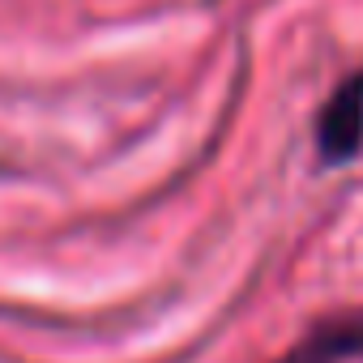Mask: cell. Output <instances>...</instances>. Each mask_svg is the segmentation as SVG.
Here are the masks:
<instances>
[{"label":"cell","mask_w":363,"mask_h":363,"mask_svg":"<svg viewBox=\"0 0 363 363\" xmlns=\"http://www.w3.org/2000/svg\"><path fill=\"white\" fill-rule=\"evenodd\" d=\"M350 359H363V308L320 320L295 350L282 354V363H350Z\"/></svg>","instance_id":"7a4b0ae2"},{"label":"cell","mask_w":363,"mask_h":363,"mask_svg":"<svg viewBox=\"0 0 363 363\" xmlns=\"http://www.w3.org/2000/svg\"><path fill=\"white\" fill-rule=\"evenodd\" d=\"M320 154L325 162H346L363 145V73L337 86L329 107L320 111Z\"/></svg>","instance_id":"6da1fadb"}]
</instances>
